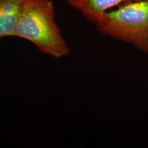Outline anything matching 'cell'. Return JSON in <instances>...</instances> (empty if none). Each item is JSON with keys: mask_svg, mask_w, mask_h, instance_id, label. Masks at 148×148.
<instances>
[{"mask_svg": "<svg viewBox=\"0 0 148 148\" xmlns=\"http://www.w3.org/2000/svg\"><path fill=\"white\" fill-rule=\"evenodd\" d=\"M129 1L132 0H68L67 3L95 25L105 12Z\"/></svg>", "mask_w": 148, "mask_h": 148, "instance_id": "3957f363", "label": "cell"}, {"mask_svg": "<svg viewBox=\"0 0 148 148\" xmlns=\"http://www.w3.org/2000/svg\"><path fill=\"white\" fill-rule=\"evenodd\" d=\"M101 34L148 54V0H132L105 12L95 24Z\"/></svg>", "mask_w": 148, "mask_h": 148, "instance_id": "7a4b0ae2", "label": "cell"}, {"mask_svg": "<svg viewBox=\"0 0 148 148\" xmlns=\"http://www.w3.org/2000/svg\"><path fill=\"white\" fill-rule=\"evenodd\" d=\"M24 0H0V39L14 36Z\"/></svg>", "mask_w": 148, "mask_h": 148, "instance_id": "277c9868", "label": "cell"}, {"mask_svg": "<svg viewBox=\"0 0 148 148\" xmlns=\"http://www.w3.org/2000/svg\"><path fill=\"white\" fill-rule=\"evenodd\" d=\"M14 36L32 42L40 52L53 58H64L71 52L56 21L51 0H24Z\"/></svg>", "mask_w": 148, "mask_h": 148, "instance_id": "6da1fadb", "label": "cell"}]
</instances>
